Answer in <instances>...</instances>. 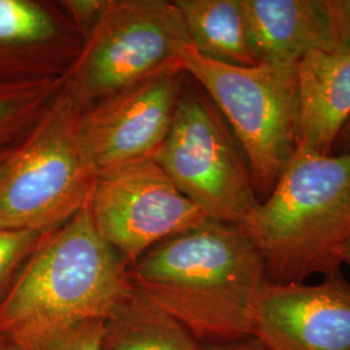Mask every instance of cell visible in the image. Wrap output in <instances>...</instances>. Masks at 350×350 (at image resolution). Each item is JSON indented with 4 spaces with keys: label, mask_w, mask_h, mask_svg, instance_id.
<instances>
[{
    "label": "cell",
    "mask_w": 350,
    "mask_h": 350,
    "mask_svg": "<svg viewBox=\"0 0 350 350\" xmlns=\"http://www.w3.org/2000/svg\"><path fill=\"white\" fill-rule=\"evenodd\" d=\"M133 286L198 340L254 336L269 276L262 254L238 226L208 221L167 239L131 265Z\"/></svg>",
    "instance_id": "obj_1"
},
{
    "label": "cell",
    "mask_w": 350,
    "mask_h": 350,
    "mask_svg": "<svg viewBox=\"0 0 350 350\" xmlns=\"http://www.w3.org/2000/svg\"><path fill=\"white\" fill-rule=\"evenodd\" d=\"M125 261L98 232L90 205L49 231L0 302V334L12 340L105 321L135 292Z\"/></svg>",
    "instance_id": "obj_2"
},
{
    "label": "cell",
    "mask_w": 350,
    "mask_h": 350,
    "mask_svg": "<svg viewBox=\"0 0 350 350\" xmlns=\"http://www.w3.org/2000/svg\"><path fill=\"white\" fill-rule=\"evenodd\" d=\"M241 228L261 252L271 283L338 275L350 239V150H296Z\"/></svg>",
    "instance_id": "obj_3"
},
{
    "label": "cell",
    "mask_w": 350,
    "mask_h": 350,
    "mask_svg": "<svg viewBox=\"0 0 350 350\" xmlns=\"http://www.w3.org/2000/svg\"><path fill=\"white\" fill-rule=\"evenodd\" d=\"M82 108L63 88L0 169V227L49 232L90 202L98 173L81 134Z\"/></svg>",
    "instance_id": "obj_4"
},
{
    "label": "cell",
    "mask_w": 350,
    "mask_h": 350,
    "mask_svg": "<svg viewBox=\"0 0 350 350\" xmlns=\"http://www.w3.org/2000/svg\"><path fill=\"white\" fill-rule=\"evenodd\" d=\"M179 62L225 118L248 161L257 195L266 198L297 150V65L235 66L211 60L191 44L180 50Z\"/></svg>",
    "instance_id": "obj_5"
},
{
    "label": "cell",
    "mask_w": 350,
    "mask_h": 350,
    "mask_svg": "<svg viewBox=\"0 0 350 350\" xmlns=\"http://www.w3.org/2000/svg\"><path fill=\"white\" fill-rule=\"evenodd\" d=\"M191 44L183 16L169 0H108L64 88L88 107L154 75L182 69Z\"/></svg>",
    "instance_id": "obj_6"
},
{
    "label": "cell",
    "mask_w": 350,
    "mask_h": 350,
    "mask_svg": "<svg viewBox=\"0 0 350 350\" xmlns=\"http://www.w3.org/2000/svg\"><path fill=\"white\" fill-rule=\"evenodd\" d=\"M153 161L211 221L243 227L260 204L238 140L199 90L182 91Z\"/></svg>",
    "instance_id": "obj_7"
},
{
    "label": "cell",
    "mask_w": 350,
    "mask_h": 350,
    "mask_svg": "<svg viewBox=\"0 0 350 350\" xmlns=\"http://www.w3.org/2000/svg\"><path fill=\"white\" fill-rule=\"evenodd\" d=\"M88 205L101 238L126 265L209 221L153 160L99 176Z\"/></svg>",
    "instance_id": "obj_8"
},
{
    "label": "cell",
    "mask_w": 350,
    "mask_h": 350,
    "mask_svg": "<svg viewBox=\"0 0 350 350\" xmlns=\"http://www.w3.org/2000/svg\"><path fill=\"white\" fill-rule=\"evenodd\" d=\"M185 75L163 72L82 111V140L98 176L154 160L173 124Z\"/></svg>",
    "instance_id": "obj_9"
},
{
    "label": "cell",
    "mask_w": 350,
    "mask_h": 350,
    "mask_svg": "<svg viewBox=\"0 0 350 350\" xmlns=\"http://www.w3.org/2000/svg\"><path fill=\"white\" fill-rule=\"evenodd\" d=\"M254 338L269 350H350V283L269 282L260 296Z\"/></svg>",
    "instance_id": "obj_10"
},
{
    "label": "cell",
    "mask_w": 350,
    "mask_h": 350,
    "mask_svg": "<svg viewBox=\"0 0 350 350\" xmlns=\"http://www.w3.org/2000/svg\"><path fill=\"white\" fill-rule=\"evenodd\" d=\"M85 42L59 1L0 0V82L63 78Z\"/></svg>",
    "instance_id": "obj_11"
},
{
    "label": "cell",
    "mask_w": 350,
    "mask_h": 350,
    "mask_svg": "<svg viewBox=\"0 0 350 350\" xmlns=\"http://www.w3.org/2000/svg\"><path fill=\"white\" fill-rule=\"evenodd\" d=\"M257 64L297 65L310 52H334L327 0H243Z\"/></svg>",
    "instance_id": "obj_12"
},
{
    "label": "cell",
    "mask_w": 350,
    "mask_h": 350,
    "mask_svg": "<svg viewBox=\"0 0 350 350\" xmlns=\"http://www.w3.org/2000/svg\"><path fill=\"white\" fill-rule=\"evenodd\" d=\"M297 150L331 154L350 120V53L314 51L297 64Z\"/></svg>",
    "instance_id": "obj_13"
},
{
    "label": "cell",
    "mask_w": 350,
    "mask_h": 350,
    "mask_svg": "<svg viewBox=\"0 0 350 350\" xmlns=\"http://www.w3.org/2000/svg\"><path fill=\"white\" fill-rule=\"evenodd\" d=\"M175 4L196 52L218 63L257 65L243 0H175Z\"/></svg>",
    "instance_id": "obj_14"
},
{
    "label": "cell",
    "mask_w": 350,
    "mask_h": 350,
    "mask_svg": "<svg viewBox=\"0 0 350 350\" xmlns=\"http://www.w3.org/2000/svg\"><path fill=\"white\" fill-rule=\"evenodd\" d=\"M199 340L138 291L104 321L101 350H202Z\"/></svg>",
    "instance_id": "obj_15"
},
{
    "label": "cell",
    "mask_w": 350,
    "mask_h": 350,
    "mask_svg": "<svg viewBox=\"0 0 350 350\" xmlns=\"http://www.w3.org/2000/svg\"><path fill=\"white\" fill-rule=\"evenodd\" d=\"M64 85L65 77L0 82V146L21 138Z\"/></svg>",
    "instance_id": "obj_16"
},
{
    "label": "cell",
    "mask_w": 350,
    "mask_h": 350,
    "mask_svg": "<svg viewBox=\"0 0 350 350\" xmlns=\"http://www.w3.org/2000/svg\"><path fill=\"white\" fill-rule=\"evenodd\" d=\"M103 325L104 321H86L34 334L16 342L23 350H101Z\"/></svg>",
    "instance_id": "obj_17"
},
{
    "label": "cell",
    "mask_w": 350,
    "mask_h": 350,
    "mask_svg": "<svg viewBox=\"0 0 350 350\" xmlns=\"http://www.w3.org/2000/svg\"><path fill=\"white\" fill-rule=\"evenodd\" d=\"M46 234L0 227V302Z\"/></svg>",
    "instance_id": "obj_18"
},
{
    "label": "cell",
    "mask_w": 350,
    "mask_h": 350,
    "mask_svg": "<svg viewBox=\"0 0 350 350\" xmlns=\"http://www.w3.org/2000/svg\"><path fill=\"white\" fill-rule=\"evenodd\" d=\"M107 1L108 0H68L59 1V4L83 37L88 38L92 27L100 18Z\"/></svg>",
    "instance_id": "obj_19"
},
{
    "label": "cell",
    "mask_w": 350,
    "mask_h": 350,
    "mask_svg": "<svg viewBox=\"0 0 350 350\" xmlns=\"http://www.w3.org/2000/svg\"><path fill=\"white\" fill-rule=\"evenodd\" d=\"M334 36V52L350 53V0H327Z\"/></svg>",
    "instance_id": "obj_20"
},
{
    "label": "cell",
    "mask_w": 350,
    "mask_h": 350,
    "mask_svg": "<svg viewBox=\"0 0 350 350\" xmlns=\"http://www.w3.org/2000/svg\"><path fill=\"white\" fill-rule=\"evenodd\" d=\"M202 350H269L262 341L258 338L252 336V338H243L239 341H232V342H225V344H215L213 347H206L202 348Z\"/></svg>",
    "instance_id": "obj_21"
},
{
    "label": "cell",
    "mask_w": 350,
    "mask_h": 350,
    "mask_svg": "<svg viewBox=\"0 0 350 350\" xmlns=\"http://www.w3.org/2000/svg\"><path fill=\"white\" fill-rule=\"evenodd\" d=\"M336 146L340 147L341 152H348V150H350V120L347 122V125L344 126V129L341 130L335 147Z\"/></svg>",
    "instance_id": "obj_22"
},
{
    "label": "cell",
    "mask_w": 350,
    "mask_h": 350,
    "mask_svg": "<svg viewBox=\"0 0 350 350\" xmlns=\"http://www.w3.org/2000/svg\"><path fill=\"white\" fill-rule=\"evenodd\" d=\"M0 350H23L12 338L0 334Z\"/></svg>",
    "instance_id": "obj_23"
},
{
    "label": "cell",
    "mask_w": 350,
    "mask_h": 350,
    "mask_svg": "<svg viewBox=\"0 0 350 350\" xmlns=\"http://www.w3.org/2000/svg\"><path fill=\"white\" fill-rule=\"evenodd\" d=\"M16 142H17V140H16ZM16 142H14V143H16ZM14 143L7 144V146H0V169H1L3 163H5V160H7V157H8L11 150H12Z\"/></svg>",
    "instance_id": "obj_24"
},
{
    "label": "cell",
    "mask_w": 350,
    "mask_h": 350,
    "mask_svg": "<svg viewBox=\"0 0 350 350\" xmlns=\"http://www.w3.org/2000/svg\"><path fill=\"white\" fill-rule=\"evenodd\" d=\"M342 263L348 265L350 267V239L349 241L347 243L345 248H344V252H342Z\"/></svg>",
    "instance_id": "obj_25"
}]
</instances>
